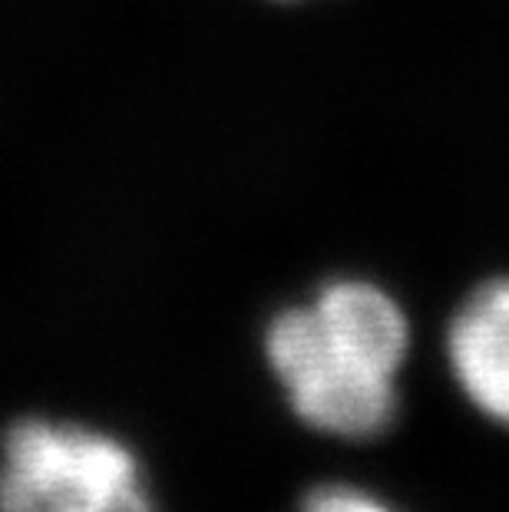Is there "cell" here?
<instances>
[{
	"label": "cell",
	"mask_w": 509,
	"mask_h": 512,
	"mask_svg": "<svg viewBox=\"0 0 509 512\" xmlns=\"http://www.w3.org/2000/svg\"><path fill=\"white\" fill-rule=\"evenodd\" d=\"M447 361L476 413L509 430V278L480 285L447 328Z\"/></svg>",
	"instance_id": "3957f363"
},
{
	"label": "cell",
	"mask_w": 509,
	"mask_h": 512,
	"mask_svg": "<svg viewBox=\"0 0 509 512\" xmlns=\"http://www.w3.org/2000/svg\"><path fill=\"white\" fill-rule=\"evenodd\" d=\"M410 351L404 308L374 281H328L311 304L265 331V357L291 413L334 440H374L397 420V374Z\"/></svg>",
	"instance_id": "6da1fadb"
},
{
	"label": "cell",
	"mask_w": 509,
	"mask_h": 512,
	"mask_svg": "<svg viewBox=\"0 0 509 512\" xmlns=\"http://www.w3.org/2000/svg\"><path fill=\"white\" fill-rule=\"evenodd\" d=\"M298 512H397L384 496L371 493L364 486L351 483H324L314 486L311 493L301 499Z\"/></svg>",
	"instance_id": "277c9868"
},
{
	"label": "cell",
	"mask_w": 509,
	"mask_h": 512,
	"mask_svg": "<svg viewBox=\"0 0 509 512\" xmlns=\"http://www.w3.org/2000/svg\"><path fill=\"white\" fill-rule=\"evenodd\" d=\"M0 512H156V503L129 443L27 417L0 440Z\"/></svg>",
	"instance_id": "7a4b0ae2"
}]
</instances>
